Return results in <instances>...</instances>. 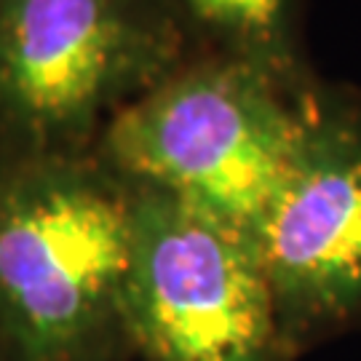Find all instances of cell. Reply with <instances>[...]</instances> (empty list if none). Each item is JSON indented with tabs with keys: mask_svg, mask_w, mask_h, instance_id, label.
I'll list each match as a JSON object with an SVG mask.
<instances>
[{
	"mask_svg": "<svg viewBox=\"0 0 361 361\" xmlns=\"http://www.w3.org/2000/svg\"><path fill=\"white\" fill-rule=\"evenodd\" d=\"M131 195L75 155L0 171V335L16 361H75L118 316Z\"/></svg>",
	"mask_w": 361,
	"mask_h": 361,
	"instance_id": "6da1fadb",
	"label": "cell"
},
{
	"mask_svg": "<svg viewBox=\"0 0 361 361\" xmlns=\"http://www.w3.org/2000/svg\"><path fill=\"white\" fill-rule=\"evenodd\" d=\"M300 126L273 70L246 56L174 70L104 123L102 158L255 235Z\"/></svg>",
	"mask_w": 361,
	"mask_h": 361,
	"instance_id": "7a4b0ae2",
	"label": "cell"
},
{
	"mask_svg": "<svg viewBox=\"0 0 361 361\" xmlns=\"http://www.w3.org/2000/svg\"><path fill=\"white\" fill-rule=\"evenodd\" d=\"M177 56V30L142 0H0V134L19 155H75Z\"/></svg>",
	"mask_w": 361,
	"mask_h": 361,
	"instance_id": "3957f363",
	"label": "cell"
},
{
	"mask_svg": "<svg viewBox=\"0 0 361 361\" xmlns=\"http://www.w3.org/2000/svg\"><path fill=\"white\" fill-rule=\"evenodd\" d=\"M118 319L153 361H271L279 308L252 233L137 188Z\"/></svg>",
	"mask_w": 361,
	"mask_h": 361,
	"instance_id": "277c9868",
	"label": "cell"
},
{
	"mask_svg": "<svg viewBox=\"0 0 361 361\" xmlns=\"http://www.w3.org/2000/svg\"><path fill=\"white\" fill-rule=\"evenodd\" d=\"M255 241L279 316L332 319L361 308V116L300 110Z\"/></svg>",
	"mask_w": 361,
	"mask_h": 361,
	"instance_id": "5b68a950",
	"label": "cell"
},
{
	"mask_svg": "<svg viewBox=\"0 0 361 361\" xmlns=\"http://www.w3.org/2000/svg\"><path fill=\"white\" fill-rule=\"evenodd\" d=\"M198 22L231 40L233 51L268 70H284L286 0H185Z\"/></svg>",
	"mask_w": 361,
	"mask_h": 361,
	"instance_id": "8992f818",
	"label": "cell"
}]
</instances>
